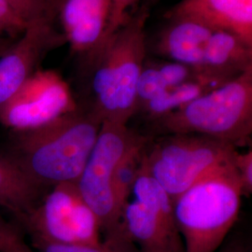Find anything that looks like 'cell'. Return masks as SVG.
I'll list each match as a JSON object with an SVG mask.
<instances>
[{"label":"cell","mask_w":252,"mask_h":252,"mask_svg":"<svg viewBox=\"0 0 252 252\" xmlns=\"http://www.w3.org/2000/svg\"><path fill=\"white\" fill-rule=\"evenodd\" d=\"M237 148L195 134L162 135L149 141L143 165L171 198H177L217 168L233 162Z\"/></svg>","instance_id":"5"},{"label":"cell","mask_w":252,"mask_h":252,"mask_svg":"<svg viewBox=\"0 0 252 252\" xmlns=\"http://www.w3.org/2000/svg\"><path fill=\"white\" fill-rule=\"evenodd\" d=\"M37 252H135V249L120 248L102 242L90 244H60L49 242L38 238H31Z\"/></svg>","instance_id":"19"},{"label":"cell","mask_w":252,"mask_h":252,"mask_svg":"<svg viewBox=\"0 0 252 252\" xmlns=\"http://www.w3.org/2000/svg\"><path fill=\"white\" fill-rule=\"evenodd\" d=\"M62 0H48L50 6L52 7V9H54V11L57 13V10H58V7L60 5V2Z\"/></svg>","instance_id":"27"},{"label":"cell","mask_w":252,"mask_h":252,"mask_svg":"<svg viewBox=\"0 0 252 252\" xmlns=\"http://www.w3.org/2000/svg\"><path fill=\"white\" fill-rule=\"evenodd\" d=\"M102 121L90 108H78L31 131L13 132L7 155L42 191L76 183L99 133Z\"/></svg>","instance_id":"2"},{"label":"cell","mask_w":252,"mask_h":252,"mask_svg":"<svg viewBox=\"0 0 252 252\" xmlns=\"http://www.w3.org/2000/svg\"><path fill=\"white\" fill-rule=\"evenodd\" d=\"M166 20L167 24L153 40V53L169 61L202 68L205 48L215 29L193 19Z\"/></svg>","instance_id":"13"},{"label":"cell","mask_w":252,"mask_h":252,"mask_svg":"<svg viewBox=\"0 0 252 252\" xmlns=\"http://www.w3.org/2000/svg\"><path fill=\"white\" fill-rule=\"evenodd\" d=\"M41 193L7 154H0V207L20 220L38 203Z\"/></svg>","instance_id":"15"},{"label":"cell","mask_w":252,"mask_h":252,"mask_svg":"<svg viewBox=\"0 0 252 252\" xmlns=\"http://www.w3.org/2000/svg\"><path fill=\"white\" fill-rule=\"evenodd\" d=\"M136 1L137 0H111L108 27L103 41L115 33L128 21L131 16V14H129V9L135 5Z\"/></svg>","instance_id":"24"},{"label":"cell","mask_w":252,"mask_h":252,"mask_svg":"<svg viewBox=\"0 0 252 252\" xmlns=\"http://www.w3.org/2000/svg\"><path fill=\"white\" fill-rule=\"evenodd\" d=\"M11 43H12V41H11L10 38L0 36V50H1V49H6V48H8Z\"/></svg>","instance_id":"26"},{"label":"cell","mask_w":252,"mask_h":252,"mask_svg":"<svg viewBox=\"0 0 252 252\" xmlns=\"http://www.w3.org/2000/svg\"><path fill=\"white\" fill-rule=\"evenodd\" d=\"M2 220H1V219H0V223H1V221H2Z\"/></svg>","instance_id":"30"},{"label":"cell","mask_w":252,"mask_h":252,"mask_svg":"<svg viewBox=\"0 0 252 252\" xmlns=\"http://www.w3.org/2000/svg\"><path fill=\"white\" fill-rule=\"evenodd\" d=\"M252 67V46L233 33L215 30L204 51L202 68L234 79Z\"/></svg>","instance_id":"14"},{"label":"cell","mask_w":252,"mask_h":252,"mask_svg":"<svg viewBox=\"0 0 252 252\" xmlns=\"http://www.w3.org/2000/svg\"><path fill=\"white\" fill-rule=\"evenodd\" d=\"M242 196L231 162L174 199L175 220L185 252H218L237 220Z\"/></svg>","instance_id":"3"},{"label":"cell","mask_w":252,"mask_h":252,"mask_svg":"<svg viewBox=\"0 0 252 252\" xmlns=\"http://www.w3.org/2000/svg\"><path fill=\"white\" fill-rule=\"evenodd\" d=\"M152 123L160 135L195 134L247 146L252 135V67Z\"/></svg>","instance_id":"4"},{"label":"cell","mask_w":252,"mask_h":252,"mask_svg":"<svg viewBox=\"0 0 252 252\" xmlns=\"http://www.w3.org/2000/svg\"><path fill=\"white\" fill-rule=\"evenodd\" d=\"M28 23L22 18L7 0H0V36L18 38L27 29Z\"/></svg>","instance_id":"20"},{"label":"cell","mask_w":252,"mask_h":252,"mask_svg":"<svg viewBox=\"0 0 252 252\" xmlns=\"http://www.w3.org/2000/svg\"><path fill=\"white\" fill-rule=\"evenodd\" d=\"M78 108L67 82L59 73L36 69L0 108V124L12 132L31 131Z\"/></svg>","instance_id":"8"},{"label":"cell","mask_w":252,"mask_h":252,"mask_svg":"<svg viewBox=\"0 0 252 252\" xmlns=\"http://www.w3.org/2000/svg\"><path fill=\"white\" fill-rule=\"evenodd\" d=\"M137 133L127 124L103 122L88 160L76 182L81 197L99 220L104 242L134 248L128 242L122 226V208L113 186L118 162L135 139Z\"/></svg>","instance_id":"6"},{"label":"cell","mask_w":252,"mask_h":252,"mask_svg":"<svg viewBox=\"0 0 252 252\" xmlns=\"http://www.w3.org/2000/svg\"><path fill=\"white\" fill-rule=\"evenodd\" d=\"M150 9L142 6L115 33L78 58L88 97L78 102L103 122L127 124L135 116L136 84L148 52L146 24Z\"/></svg>","instance_id":"1"},{"label":"cell","mask_w":252,"mask_h":252,"mask_svg":"<svg viewBox=\"0 0 252 252\" xmlns=\"http://www.w3.org/2000/svg\"><path fill=\"white\" fill-rule=\"evenodd\" d=\"M111 0H62L57 15L63 35L78 58L102 43L108 27Z\"/></svg>","instance_id":"11"},{"label":"cell","mask_w":252,"mask_h":252,"mask_svg":"<svg viewBox=\"0 0 252 252\" xmlns=\"http://www.w3.org/2000/svg\"><path fill=\"white\" fill-rule=\"evenodd\" d=\"M19 220L31 238L60 244L103 242L99 220L81 197L76 183L51 188Z\"/></svg>","instance_id":"7"},{"label":"cell","mask_w":252,"mask_h":252,"mask_svg":"<svg viewBox=\"0 0 252 252\" xmlns=\"http://www.w3.org/2000/svg\"><path fill=\"white\" fill-rule=\"evenodd\" d=\"M164 17L193 19L215 30L231 32L252 46V0H181Z\"/></svg>","instance_id":"12"},{"label":"cell","mask_w":252,"mask_h":252,"mask_svg":"<svg viewBox=\"0 0 252 252\" xmlns=\"http://www.w3.org/2000/svg\"><path fill=\"white\" fill-rule=\"evenodd\" d=\"M229 81L231 80L219 77H206L180 84L167 89L159 96L149 101L136 113H141L150 122L156 121Z\"/></svg>","instance_id":"16"},{"label":"cell","mask_w":252,"mask_h":252,"mask_svg":"<svg viewBox=\"0 0 252 252\" xmlns=\"http://www.w3.org/2000/svg\"><path fill=\"white\" fill-rule=\"evenodd\" d=\"M0 252H35L27 245L18 230L5 222L0 223Z\"/></svg>","instance_id":"22"},{"label":"cell","mask_w":252,"mask_h":252,"mask_svg":"<svg viewBox=\"0 0 252 252\" xmlns=\"http://www.w3.org/2000/svg\"><path fill=\"white\" fill-rule=\"evenodd\" d=\"M149 141L150 139L147 136L137 134L115 168L113 186L122 210L131 195L134 182L143 163L145 151Z\"/></svg>","instance_id":"17"},{"label":"cell","mask_w":252,"mask_h":252,"mask_svg":"<svg viewBox=\"0 0 252 252\" xmlns=\"http://www.w3.org/2000/svg\"><path fill=\"white\" fill-rule=\"evenodd\" d=\"M217 252H252L249 242L241 236H232L220 246Z\"/></svg>","instance_id":"25"},{"label":"cell","mask_w":252,"mask_h":252,"mask_svg":"<svg viewBox=\"0 0 252 252\" xmlns=\"http://www.w3.org/2000/svg\"><path fill=\"white\" fill-rule=\"evenodd\" d=\"M233 165L240 181L243 195L251 196L252 193V150L245 153L236 151L233 159Z\"/></svg>","instance_id":"23"},{"label":"cell","mask_w":252,"mask_h":252,"mask_svg":"<svg viewBox=\"0 0 252 252\" xmlns=\"http://www.w3.org/2000/svg\"><path fill=\"white\" fill-rule=\"evenodd\" d=\"M158 1H159V0H145L144 6H146V7H148V8L150 9V7H152L153 4L157 3Z\"/></svg>","instance_id":"28"},{"label":"cell","mask_w":252,"mask_h":252,"mask_svg":"<svg viewBox=\"0 0 252 252\" xmlns=\"http://www.w3.org/2000/svg\"><path fill=\"white\" fill-rule=\"evenodd\" d=\"M54 16L30 22L25 32L0 55V108L36 71L47 54L66 43L54 27Z\"/></svg>","instance_id":"9"},{"label":"cell","mask_w":252,"mask_h":252,"mask_svg":"<svg viewBox=\"0 0 252 252\" xmlns=\"http://www.w3.org/2000/svg\"><path fill=\"white\" fill-rule=\"evenodd\" d=\"M128 242L141 252H185L175 217L166 216L129 197L122 210Z\"/></svg>","instance_id":"10"},{"label":"cell","mask_w":252,"mask_h":252,"mask_svg":"<svg viewBox=\"0 0 252 252\" xmlns=\"http://www.w3.org/2000/svg\"><path fill=\"white\" fill-rule=\"evenodd\" d=\"M7 49H8V48H6V49H1V50H0V55L3 54V53H4V52L7 50Z\"/></svg>","instance_id":"29"},{"label":"cell","mask_w":252,"mask_h":252,"mask_svg":"<svg viewBox=\"0 0 252 252\" xmlns=\"http://www.w3.org/2000/svg\"><path fill=\"white\" fill-rule=\"evenodd\" d=\"M167 87L154 62L145 61L136 84V112L149 101L159 96Z\"/></svg>","instance_id":"18"},{"label":"cell","mask_w":252,"mask_h":252,"mask_svg":"<svg viewBox=\"0 0 252 252\" xmlns=\"http://www.w3.org/2000/svg\"><path fill=\"white\" fill-rule=\"evenodd\" d=\"M19 15L28 24L36 19L57 13L52 9L48 0H7Z\"/></svg>","instance_id":"21"}]
</instances>
